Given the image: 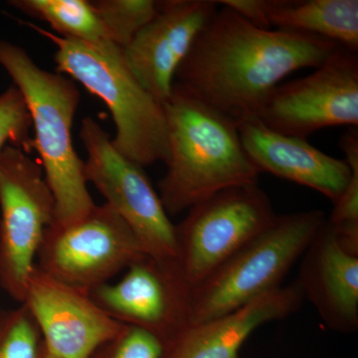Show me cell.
Here are the masks:
<instances>
[{"instance_id":"cell-14","label":"cell","mask_w":358,"mask_h":358,"mask_svg":"<svg viewBox=\"0 0 358 358\" xmlns=\"http://www.w3.org/2000/svg\"><path fill=\"white\" fill-rule=\"evenodd\" d=\"M296 282L329 329L357 331L358 255L341 244L327 220L301 257Z\"/></svg>"},{"instance_id":"cell-21","label":"cell","mask_w":358,"mask_h":358,"mask_svg":"<svg viewBox=\"0 0 358 358\" xmlns=\"http://www.w3.org/2000/svg\"><path fill=\"white\" fill-rule=\"evenodd\" d=\"M43 339L24 305L0 310V358H42Z\"/></svg>"},{"instance_id":"cell-10","label":"cell","mask_w":358,"mask_h":358,"mask_svg":"<svg viewBox=\"0 0 358 358\" xmlns=\"http://www.w3.org/2000/svg\"><path fill=\"white\" fill-rule=\"evenodd\" d=\"M256 119L277 133L306 140L329 127L357 128V52L338 45L308 76L275 87Z\"/></svg>"},{"instance_id":"cell-24","label":"cell","mask_w":358,"mask_h":358,"mask_svg":"<svg viewBox=\"0 0 358 358\" xmlns=\"http://www.w3.org/2000/svg\"><path fill=\"white\" fill-rule=\"evenodd\" d=\"M219 6L228 7L252 24L272 29L268 22L274 0H220Z\"/></svg>"},{"instance_id":"cell-11","label":"cell","mask_w":358,"mask_h":358,"mask_svg":"<svg viewBox=\"0 0 358 358\" xmlns=\"http://www.w3.org/2000/svg\"><path fill=\"white\" fill-rule=\"evenodd\" d=\"M89 294L113 319L155 334L164 345L189 324L192 287L178 261L143 257L119 281Z\"/></svg>"},{"instance_id":"cell-1","label":"cell","mask_w":358,"mask_h":358,"mask_svg":"<svg viewBox=\"0 0 358 358\" xmlns=\"http://www.w3.org/2000/svg\"><path fill=\"white\" fill-rule=\"evenodd\" d=\"M220 6L195 39L174 82L236 124L256 119L282 79L319 67L338 48L313 35L258 27Z\"/></svg>"},{"instance_id":"cell-25","label":"cell","mask_w":358,"mask_h":358,"mask_svg":"<svg viewBox=\"0 0 358 358\" xmlns=\"http://www.w3.org/2000/svg\"><path fill=\"white\" fill-rule=\"evenodd\" d=\"M42 358H55V357H54L53 355H51L50 353L47 352L46 348H45V346H44V352H43V355H42Z\"/></svg>"},{"instance_id":"cell-4","label":"cell","mask_w":358,"mask_h":358,"mask_svg":"<svg viewBox=\"0 0 358 358\" xmlns=\"http://www.w3.org/2000/svg\"><path fill=\"white\" fill-rule=\"evenodd\" d=\"M56 47L57 73L79 82L109 108L115 126L113 145L145 167L169 159V129L164 105L138 81L124 50L110 41L85 43L23 23Z\"/></svg>"},{"instance_id":"cell-7","label":"cell","mask_w":358,"mask_h":358,"mask_svg":"<svg viewBox=\"0 0 358 358\" xmlns=\"http://www.w3.org/2000/svg\"><path fill=\"white\" fill-rule=\"evenodd\" d=\"M80 138L87 152V182L128 224L148 256L176 261V228L143 167L117 152L110 134L93 117H84Z\"/></svg>"},{"instance_id":"cell-16","label":"cell","mask_w":358,"mask_h":358,"mask_svg":"<svg viewBox=\"0 0 358 358\" xmlns=\"http://www.w3.org/2000/svg\"><path fill=\"white\" fill-rule=\"evenodd\" d=\"M303 300L296 281L282 286L234 312L186 327L164 345L162 358H240L242 346L256 329L293 315Z\"/></svg>"},{"instance_id":"cell-15","label":"cell","mask_w":358,"mask_h":358,"mask_svg":"<svg viewBox=\"0 0 358 358\" xmlns=\"http://www.w3.org/2000/svg\"><path fill=\"white\" fill-rule=\"evenodd\" d=\"M250 159L268 173L317 190L336 203L352 178L345 159L324 154L306 138L277 133L257 119L237 124Z\"/></svg>"},{"instance_id":"cell-9","label":"cell","mask_w":358,"mask_h":358,"mask_svg":"<svg viewBox=\"0 0 358 358\" xmlns=\"http://www.w3.org/2000/svg\"><path fill=\"white\" fill-rule=\"evenodd\" d=\"M148 256L128 224L107 204L85 217L45 233L36 266L45 273L90 292Z\"/></svg>"},{"instance_id":"cell-12","label":"cell","mask_w":358,"mask_h":358,"mask_svg":"<svg viewBox=\"0 0 358 358\" xmlns=\"http://www.w3.org/2000/svg\"><path fill=\"white\" fill-rule=\"evenodd\" d=\"M24 305L55 358H90L126 324L108 315L90 296L35 265L26 284Z\"/></svg>"},{"instance_id":"cell-8","label":"cell","mask_w":358,"mask_h":358,"mask_svg":"<svg viewBox=\"0 0 358 358\" xmlns=\"http://www.w3.org/2000/svg\"><path fill=\"white\" fill-rule=\"evenodd\" d=\"M275 217L258 182L226 188L188 209L174 225L176 261L188 285L196 286Z\"/></svg>"},{"instance_id":"cell-17","label":"cell","mask_w":358,"mask_h":358,"mask_svg":"<svg viewBox=\"0 0 358 358\" xmlns=\"http://www.w3.org/2000/svg\"><path fill=\"white\" fill-rule=\"evenodd\" d=\"M268 22L358 50L357 0H274Z\"/></svg>"},{"instance_id":"cell-23","label":"cell","mask_w":358,"mask_h":358,"mask_svg":"<svg viewBox=\"0 0 358 358\" xmlns=\"http://www.w3.org/2000/svg\"><path fill=\"white\" fill-rule=\"evenodd\" d=\"M164 352V341L155 334L126 324L90 358H162Z\"/></svg>"},{"instance_id":"cell-20","label":"cell","mask_w":358,"mask_h":358,"mask_svg":"<svg viewBox=\"0 0 358 358\" xmlns=\"http://www.w3.org/2000/svg\"><path fill=\"white\" fill-rule=\"evenodd\" d=\"M352 178L345 192L334 203L327 219L339 242L350 253L358 255V129L350 128L339 141Z\"/></svg>"},{"instance_id":"cell-22","label":"cell","mask_w":358,"mask_h":358,"mask_svg":"<svg viewBox=\"0 0 358 358\" xmlns=\"http://www.w3.org/2000/svg\"><path fill=\"white\" fill-rule=\"evenodd\" d=\"M31 117L20 90L11 85L0 94V154L7 145L29 152L32 148Z\"/></svg>"},{"instance_id":"cell-13","label":"cell","mask_w":358,"mask_h":358,"mask_svg":"<svg viewBox=\"0 0 358 358\" xmlns=\"http://www.w3.org/2000/svg\"><path fill=\"white\" fill-rule=\"evenodd\" d=\"M218 6L213 0L159 1L157 16L124 49L129 68L159 102L171 96L176 71Z\"/></svg>"},{"instance_id":"cell-3","label":"cell","mask_w":358,"mask_h":358,"mask_svg":"<svg viewBox=\"0 0 358 358\" xmlns=\"http://www.w3.org/2000/svg\"><path fill=\"white\" fill-rule=\"evenodd\" d=\"M0 65L22 94L34 128L45 179L55 199L54 225L85 217L96 206L87 186L84 160L72 141L80 91L71 78L39 67L20 45L0 40Z\"/></svg>"},{"instance_id":"cell-19","label":"cell","mask_w":358,"mask_h":358,"mask_svg":"<svg viewBox=\"0 0 358 358\" xmlns=\"http://www.w3.org/2000/svg\"><path fill=\"white\" fill-rule=\"evenodd\" d=\"M108 40L124 50L159 13L155 0H93L89 1Z\"/></svg>"},{"instance_id":"cell-5","label":"cell","mask_w":358,"mask_h":358,"mask_svg":"<svg viewBox=\"0 0 358 358\" xmlns=\"http://www.w3.org/2000/svg\"><path fill=\"white\" fill-rule=\"evenodd\" d=\"M326 220L317 209L277 215L262 233L193 287L188 326L222 317L281 288Z\"/></svg>"},{"instance_id":"cell-18","label":"cell","mask_w":358,"mask_h":358,"mask_svg":"<svg viewBox=\"0 0 358 358\" xmlns=\"http://www.w3.org/2000/svg\"><path fill=\"white\" fill-rule=\"evenodd\" d=\"M8 4L44 21L64 38L85 43L109 41L88 0H10Z\"/></svg>"},{"instance_id":"cell-6","label":"cell","mask_w":358,"mask_h":358,"mask_svg":"<svg viewBox=\"0 0 358 358\" xmlns=\"http://www.w3.org/2000/svg\"><path fill=\"white\" fill-rule=\"evenodd\" d=\"M55 213L41 164L7 145L0 154V287L20 303Z\"/></svg>"},{"instance_id":"cell-2","label":"cell","mask_w":358,"mask_h":358,"mask_svg":"<svg viewBox=\"0 0 358 358\" xmlns=\"http://www.w3.org/2000/svg\"><path fill=\"white\" fill-rule=\"evenodd\" d=\"M162 105L169 154L159 195L169 215L226 188L258 182L261 173L245 150L236 122L176 82Z\"/></svg>"}]
</instances>
